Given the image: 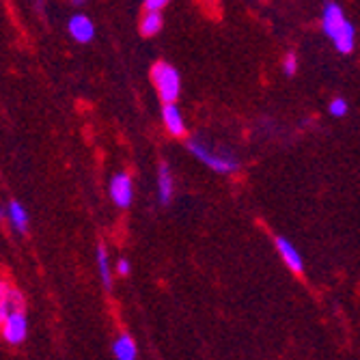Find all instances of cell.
<instances>
[{"label": "cell", "instance_id": "obj_1", "mask_svg": "<svg viewBox=\"0 0 360 360\" xmlns=\"http://www.w3.org/2000/svg\"><path fill=\"white\" fill-rule=\"evenodd\" d=\"M188 149L190 153L196 158V160H201L203 165H207L212 171L216 173H222V175H231L236 171H240V162L238 158H233L231 153H216V151H210L199 139H192L188 143Z\"/></svg>", "mask_w": 360, "mask_h": 360}, {"label": "cell", "instance_id": "obj_2", "mask_svg": "<svg viewBox=\"0 0 360 360\" xmlns=\"http://www.w3.org/2000/svg\"><path fill=\"white\" fill-rule=\"evenodd\" d=\"M151 80L162 97V102L165 104H171L179 97V91H181V80H179V74L173 65L169 63H155L151 68Z\"/></svg>", "mask_w": 360, "mask_h": 360}, {"label": "cell", "instance_id": "obj_3", "mask_svg": "<svg viewBox=\"0 0 360 360\" xmlns=\"http://www.w3.org/2000/svg\"><path fill=\"white\" fill-rule=\"evenodd\" d=\"M28 333V321L24 315V309H13L9 317L3 321V337L11 345H20L26 339Z\"/></svg>", "mask_w": 360, "mask_h": 360}, {"label": "cell", "instance_id": "obj_4", "mask_svg": "<svg viewBox=\"0 0 360 360\" xmlns=\"http://www.w3.org/2000/svg\"><path fill=\"white\" fill-rule=\"evenodd\" d=\"M110 196L117 207H129V203H132L134 199V188H132V177H129L127 173H119L112 177L110 181Z\"/></svg>", "mask_w": 360, "mask_h": 360}, {"label": "cell", "instance_id": "obj_5", "mask_svg": "<svg viewBox=\"0 0 360 360\" xmlns=\"http://www.w3.org/2000/svg\"><path fill=\"white\" fill-rule=\"evenodd\" d=\"M347 24H349V22L345 20V13H343V9H341L337 3H328V5L323 7L321 26H323V32H326V35H328L330 39H335Z\"/></svg>", "mask_w": 360, "mask_h": 360}, {"label": "cell", "instance_id": "obj_6", "mask_svg": "<svg viewBox=\"0 0 360 360\" xmlns=\"http://www.w3.org/2000/svg\"><path fill=\"white\" fill-rule=\"evenodd\" d=\"M162 119H165V125H167L171 136H184L186 134V121L181 117V110L175 106V102L165 104V108H162Z\"/></svg>", "mask_w": 360, "mask_h": 360}, {"label": "cell", "instance_id": "obj_7", "mask_svg": "<svg viewBox=\"0 0 360 360\" xmlns=\"http://www.w3.org/2000/svg\"><path fill=\"white\" fill-rule=\"evenodd\" d=\"M70 35L80 44H89L93 39V35H95L93 22L86 15H74L70 20Z\"/></svg>", "mask_w": 360, "mask_h": 360}, {"label": "cell", "instance_id": "obj_8", "mask_svg": "<svg viewBox=\"0 0 360 360\" xmlns=\"http://www.w3.org/2000/svg\"><path fill=\"white\" fill-rule=\"evenodd\" d=\"M276 248H278L283 261L287 264V268H289L291 272L300 274V272H302V257L298 255L296 248H293V244H291L289 240H285V238H276Z\"/></svg>", "mask_w": 360, "mask_h": 360}, {"label": "cell", "instance_id": "obj_9", "mask_svg": "<svg viewBox=\"0 0 360 360\" xmlns=\"http://www.w3.org/2000/svg\"><path fill=\"white\" fill-rule=\"evenodd\" d=\"M158 188H160V203L169 205L173 199V177H171V169L162 162L158 169Z\"/></svg>", "mask_w": 360, "mask_h": 360}, {"label": "cell", "instance_id": "obj_10", "mask_svg": "<svg viewBox=\"0 0 360 360\" xmlns=\"http://www.w3.org/2000/svg\"><path fill=\"white\" fill-rule=\"evenodd\" d=\"M112 354L119 360H134L139 356V349H136V343H134L132 337H129V335H121L112 343Z\"/></svg>", "mask_w": 360, "mask_h": 360}, {"label": "cell", "instance_id": "obj_11", "mask_svg": "<svg viewBox=\"0 0 360 360\" xmlns=\"http://www.w3.org/2000/svg\"><path fill=\"white\" fill-rule=\"evenodd\" d=\"M3 216H9L11 226L18 229L20 233H26V229H28V214H26V210L18 201H11L7 205V210L3 212Z\"/></svg>", "mask_w": 360, "mask_h": 360}, {"label": "cell", "instance_id": "obj_12", "mask_svg": "<svg viewBox=\"0 0 360 360\" xmlns=\"http://www.w3.org/2000/svg\"><path fill=\"white\" fill-rule=\"evenodd\" d=\"M160 30H162V15H160V11L147 9L145 18L141 22V32H143L145 37H153V35H158Z\"/></svg>", "mask_w": 360, "mask_h": 360}, {"label": "cell", "instance_id": "obj_13", "mask_svg": "<svg viewBox=\"0 0 360 360\" xmlns=\"http://www.w3.org/2000/svg\"><path fill=\"white\" fill-rule=\"evenodd\" d=\"M97 268H100V276H102L104 287L110 289L112 287V272H110V261H108V252H106L104 244L97 246Z\"/></svg>", "mask_w": 360, "mask_h": 360}, {"label": "cell", "instance_id": "obj_14", "mask_svg": "<svg viewBox=\"0 0 360 360\" xmlns=\"http://www.w3.org/2000/svg\"><path fill=\"white\" fill-rule=\"evenodd\" d=\"M354 37H356V30H354V26L352 24H347L339 35L333 39L335 41V48L341 52V54H349L352 50H354Z\"/></svg>", "mask_w": 360, "mask_h": 360}, {"label": "cell", "instance_id": "obj_15", "mask_svg": "<svg viewBox=\"0 0 360 360\" xmlns=\"http://www.w3.org/2000/svg\"><path fill=\"white\" fill-rule=\"evenodd\" d=\"M328 110H330L333 117H345L347 115V102L341 100V97H337V100L330 102V108Z\"/></svg>", "mask_w": 360, "mask_h": 360}, {"label": "cell", "instance_id": "obj_16", "mask_svg": "<svg viewBox=\"0 0 360 360\" xmlns=\"http://www.w3.org/2000/svg\"><path fill=\"white\" fill-rule=\"evenodd\" d=\"M283 70H285L287 76H293V74L298 72V58H296V54H287V56H285Z\"/></svg>", "mask_w": 360, "mask_h": 360}, {"label": "cell", "instance_id": "obj_17", "mask_svg": "<svg viewBox=\"0 0 360 360\" xmlns=\"http://www.w3.org/2000/svg\"><path fill=\"white\" fill-rule=\"evenodd\" d=\"M117 272H119V276H127L129 274V261L127 259H119L117 261Z\"/></svg>", "mask_w": 360, "mask_h": 360}, {"label": "cell", "instance_id": "obj_18", "mask_svg": "<svg viewBox=\"0 0 360 360\" xmlns=\"http://www.w3.org/2000/svg\"><path fill=\"white\" fill-rule=\"evenodd\" d=\"M165 5H169V0H145V7H147V9H155V11H160Z\"/></svg>", "mask_w": 360, "mask_h": 360}, {"label": "cell", "instance_id": "obj_19", "mask_svg": "<svg viewBox=\"0 0 360 360\" xmlns=\"http://www.w3.org/2000/svg\"><path fill=\"white\" fill-rule=\"evenodd\" d=\"M72 3H74V5H84L86 0H72Z\"/></svg>", "mask_w": 360, "mask_h": 360}]
</instances>
